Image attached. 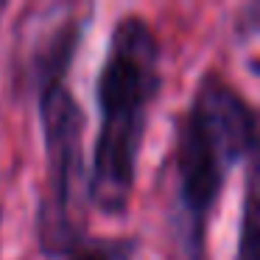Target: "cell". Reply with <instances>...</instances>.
<instances>
[{
    "label": "cell",
    "mask_w": 260,
    "mask_h": 260,
    "mask_svg": "<svg viewBox=\"0 0 260 260\" xmlns=\"http://www.w3.org/2000/svg\"><path fill=\"white\" fill-rule=\"evenodd\" d=\"M95 90L101 126L87 202L104 215H123L135 190L148 107L159 90V42L143 17H123L112 28Z\"/></svg>",
    "instance_id": "1"
},
{
    "label": "cell",
    "mask_w": 260,
    "mask_h": 260,
    "mask_svg": "<svg viewBox=\"0 0 260 260\" xmlns=\"http://www.w3.org/2000/svg\"><path fill=\"white\" fill-rule=\"evenodd\" d=\"M257 120L243 95L218 73H204L176 137V202L182 249L190 260H207L204 226L232 165L252 151Z\"/></svg>",
    "instance_id": "2"
},
{
    "label": "cell",
    "mask_w": 260,
    "mask_h": 260,
    "mask_svg": "<svg viewBox=\"0 0 260 260\" xmlns=\"http://www.w3.org/2000/svg\"><path fill=\"white\" fill-rule=\"evenodd\" d=\"M40 118L48 157L40 243L45 254L59 257L76 252L84 238V112L64 81H53L40 90Z\"/></svg>",
    "instance_id": "3"
},
{
    "label": "cell",
    "mask_w": 260,
    "mask_h": 260,
    "mask_svg": "<svg viewBox=\"0 0 260 260\" xmlns=\"http://www.w3.org/2000/svg\"><path fill=\"white\" fill-rule=\"evenodd\" d=\"M81 31H84V20L68 17L37 40L28 62H25V76L37 90L53 84V81H64L68 68L76 56V48L81 42Z\"/></svg>",
    "instance_id": "4"
},
{
    "label": "cell",
    "mask_w": 260,
    "mask_h": 260,
    "mask_svg": "<svg viewBox=\"0 0 260 260\" xmlns=\"http://www.w3.org/2000/svg\"><path fill=\"white\" fill-rule=\"evenodd\" d=\"M246 157L249 168L246 185H243V213L235 260H260V135Z\"/></svg>",
    "instance_id": "5"
},
{
    "label": "cell",
    "mask_w": 260,
    "mask_h": 260,
    "mask_svg": "<svg viewBox=\"0 0 260 260\" xmlns=\"http://www.w3.org/2000/svg\"><path fill=\"white\" fill-rule=\"evenodd\" d=\"M235 25H238V34H243V37L260 34V0H257V3H249V6L241 9Z\"/></svg>",
    "instance_id": "6"
},
{
    "label": "cell",
    "mask_w": 260,
    "mask_h": 260,
    "mask_svg": "<svg viewBox=\"0 0 260 260\" xmlns=\"http://www.w3.org/2000/svg\"><path fill=\"white\" fill-rule=\"evenodd\" d=\"M126 246H90V249H76L70 260H120Z\"/></svg>",
    "instance_id": "7"
}]
</instances>
